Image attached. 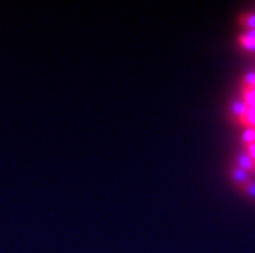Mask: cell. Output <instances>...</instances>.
<instances>
[{
  "mask_svg": "<svg viewBox=\"0 0 255 253\" xmlns=\"http://www.w3.org/2000/svg\"><path fill=\"white\" fill-rule=\"evenodd\" d=\"M230 178L232 179V182L237 186V187H243L246 182H249L252 179L250 173H248L246 170L241 169V168L236 167V166H232L230 168Z\"/></svg>",
  "mask_w": 255,
  "mask_h": 253,
  "instance_id": "cell-1",
  "label": "cell"
},
{
  "mask_svg": "<svg viewBox=\"0 0 255 253\" xmlns=\"http://www.w3.org/2000/svg\"><path fill=\"white\" fill-rule=\"evenodd\" d=\"M233 166L246 170L248 173H255V162L249 155H246L244 151L236 154V157L233 159Z\"/></svg>",
  "mask_w": 255,
  "mask_h": 253,
  "instance_id": "cell-2",
  "label": "cell"
},
{
  "mask_svg": "<svg viewBox=\"0 0 255 253\" xmlns=\"http://www.w3.org/2000/svg\"><path fill=\"white\" fill-rule=\"evenodd\" d=\"M249 109L246 103L244 102L243 98H237L232 101L230 105V115L233 119V122L239 123V120L243 118V115L246 112V110Z\"/></svg>",
  "mask_w": 255,
  "mask_h": 253,
  "instance_id": "cell-3",
  "label": "cell"
},
{
  "mask_svg": "<svg viewBox=\"0 0 255 253\" xmlns=\"http://www.w3.org/2000/svg\"><path fill=\"white\" fill-rule=\"evenodd\" d=\"M239 23L244 27V30L255 29V12H244L239 16Z\"/></svg>",
  "mask_w": 255,
  "mask_h": 253,
  "instance_id": "cell-4",
  "label": "cell"
},
{
  "mask_svg": "<svg viewBox=\"0 0 255 253\" xmlns=\"http://www.w3.org/2000/svg\"><path fill=\"white\" fill-rule=\"evenodd\" d=\"M241 98L248 107L255 109V88L241 86Z\"/></svg>",
  "mask_w": 255,
  "mask_h": 253,
  "instance_id": "cell-5",
  "label": "cell"
},
{
  "mask_svg": "<svg viewBox=\"0 0 255 253\" xmlns=\"http://www.w3.org/2000/svg\"><path fill=\"white\" fill-rule=\"evenodd\" d=\"M239 125H243L244 128H255V109H248L246 112L240 119Z\"/></svg>",
  "mask_w": 255,
  "mask_h": 253,
  "instance_id": "cell-6",
  "label": "cell"
},
{
  "mask_svg": "<svg viewBox=\"0 0 255 253\" xmlns=\"http://www.w3.org/2000/svg\"><path fill=\"white\" fill-rule=\"evenodd\" d=\"M240 191L243 192L244 195H246L250 200L255 202V181L250 179L249 182H246L243 187H240Z\"/></svg>",
  "mask_w": 255,
  "mask_h": 253,
  "instance_id": "cell-7",
  "label": "cell"
},
{
  "mask_svg": "<svg viewBox=\"0 0 255 253\" xmlns=\"http://www.w3.org/2000/svg\"><path fill=\"white\" fill-rule=\"evenodd\" d=\"M241 142L244 146L255 142V128H244L241 133Z\"/></svg>",
  "mask_w": 255,
  "mask_h": 253,
  "instance_id": "cell-8",
  "label": "cell"
},
{
  "mask_svg": "<svg viewBox=\"0 0 255 253\" xmlns=\"http://www.w3.org/2000/svg\"><path fill=\"white\" fill-rule=\"evenodd\" d=\"M241 86H248V88H255V71L245 73L241 78Z\"/></svg>",
  "mask_w": 255,
  "mask_h": 253,
  "instance_id": "cell-9",
  "label": "cell"
},
{
  "mask_svg": "<svg viewBox=\"0 0 255 253\" xmlns=\"http://www.w3.org/2000/svg\"><path fill=\"white\" fill-rule=\"evenodd\" d=\"M243 151L245 153L246 155H249L253 161L255 162V142H253V144H249V145H246V146H244Z\"/></svg>",
  "mask_w": 255,
  "mask_h": 253,
  "instance_id": "cell-10",
  "label": "cell"
}]
</instances>
